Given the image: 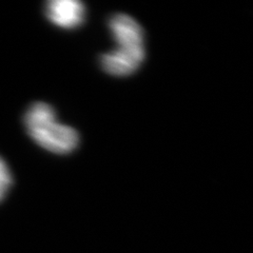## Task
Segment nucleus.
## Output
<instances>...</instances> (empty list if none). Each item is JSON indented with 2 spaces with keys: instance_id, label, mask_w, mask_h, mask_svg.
Instances as JSON below:
<instances>
[{
  "instance_id": "3",
  "label": "nucleus",
  "mask_w": 253,
  "mask_h": 253,
  "mask_svg": "<svg viewBox=\"0 0 253 253\" xmlns=\"http://www.w3.org/2000/svg\"><path fill=\"white\" fill-rule=\"evenodd\" d=\"M84 3L76 0H50L45 4V15L54 25L63 29H74L84 20Z\"/></svg>"
},
{
  "instance_id": "2",
  "label": "nucleus",
  "mask_w": 253,
  "mask_h": 253,
  "mask_svg": "<svg viewBox=\"0 0 253 253\" xmlns=\"http://www.w3.org/2000/svg\"><path fill=\"white\" fill-rule=\"evenodd\" d=\"M145 59V49H125L117 50L102 55L101 67L108 74L114 76H126L135 72Z\"/></svg>"
},
{
  "instance_id": "1",
  "label": "nucleus",
  "mask_w": 253,
  "mask_h": 253,
  "mask_svg": "<svg viewBox=\"0 0 253 253\" xmlns=\"http://www.w3.org/2000/svg\"><path fill=\"white\" fill-rule=\"evenodd\" d=\"M25 126L32 139L52 153L68 154L78 146L76 130L57 123L53 108L44 102H35L28 109Z\"/></svg>"
},
{
  "instance_id": "4",
  "label": "nucleus",
  "mask_w": 253,
  "mask_h": 253,
  "mask_svg": "<svg viewBox=\"0 0 253 253\" xmlns=\"http://www.w3.org/2000/svg\"><path fill=\"white\" fill-rule=\"evenodd\" d=\"M110 30L120 47L138 49L144 47V30L128 15L118 14L110 20Z\"/></svg>"
},
{
  "instance_id": "5",
  "label": "nucleus",
  "mask_w": 253,
  "mask_h": 253,
  "mask_svg": "<svg viewBox=\"0 0 253 253\" xmlns=\"http://www.w3.org/2000/svg\"><path fill=\"white\" fill-rule=\"evenodd\" d=\"M12 185V174L5 162L0 157V202L3 200Z\"/></svg>"
}]
</instances>
